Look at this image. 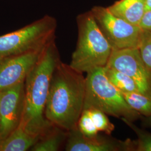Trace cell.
I'll return each mask as SVG.
<instances>
[{
	"mask_svg": "<svg viewBox=\"0 0 151 151\" xmlns=\"http://www.w3.org/2000/svg\"><path fill=\"white\" fill-rule=\"evenodd\" d=\"M86 77L61 60L55 68L45 109L49 122L67 132L75 128L83 110Z\"/></svg>",
	"mask_w": 151,
	"mask_h": 151,
	"instance_id": "1",
	"label": "cell"
},
{
	"mask_svg": "<svg viewBox=\"0 0 151 151\" xmlns=\"http://www.w3.org/2000/svg\"><path fill=\"white\" fill-rule=\"evenodd\" d=\"M60 60L55 40L49 44L25 80V101L19 127L41 138L53 125L45 116L53 73Z\"/></svg>",
	"mask_w": 151,
	"mask_h": 151,
	"instance_id": "2",
	"label": "cell"
},
{
	"mask_svg": "<svg viewBox=\"0 0 151 151\" xmlns=\"http://www.w3.org/2000/svg\"><path fill=\"white\" fill-rule=\"evenodd\" d=\"M78 39L72 54L70 67L81 73H88L108 64L113 48L99 27L90 11L77 18Z\"/></svg>",
	"mask_w": 151,
	"mask_h": 151,
	"instance_id": "3",
	"label": "cell"
},
{
	"mask_svg": "<svg viewBox=\"0 0 151 151\" xmlns=\"http://www.w3.org/2000/svg\"><path fill=\"white\" fill-rule=\"evenodd\" d=\"M92 108L133 122L142 116L130 106L121 91L109 80L104 67L96 68L87 73L83 110Z\"/></svg>",
	"mask_w": 151,
	"mask_h": 151,
	"instance_id": "4",
	"label": "cell"
},
{
	"mask_svg": "<svg viewBox=\"0 0 151 151\" xmlns=\"http://www.w3.org/2000/svg\"><path fill=\"white\" fill-rule=\"evenodd\" d=\"M56 19L45 15L20 29L0 36V60L43 48L55 39Z\"/></svg>",
	"mask_w": 151,
	"mask_h": 151,
	"instance_id": "5",
	"label": "cell"
},
{
	"mask_svg": "<svg viewBox=\"0 0 151 151\" xmlns=\"http://www.w3.org/2000/svg\"><path fill=\"white\" fill-rule=\"evenodd\" d=\"M113 50L138 48L142 28L114 15L108 7L93 6L90 10Z\"/></svg>",
	"mask_w": 151,
	"mask_h": 151,
	"instance_id": "6",
	"label": "cell"
},
{
	"mask_svg": "<svg viewBox=\"0 0 151 151\" xmlns=\"http://www.w3.org/2000/svg\"><path fill=\"white\" fill-rule=\"evenodd\" d=\"M106 66L129 76L140 93L151 98V68L143 61L138 48L113 50Z\"/></svg>",
	"mask_w": 151,
	"mask_h": 151,
	"instance_id": "7",
	"label": "cell"
},
{
	"mask_svg": "<svg viewBox=\"0 0 151 151\" xmlns=\"http://www.w3.org/2000/svg\"><path fill=\"white\" fill-rule=\"evenodd\" d=\"M24 82L0 92V143L16 130L22 122L25 101Z\"/></svg>",
	"mask_w": 151,
	"mask_h": 151,
	"instance_id": "8",
	"label": "cell"
},
{
	"mask_svg": "<svg viewBox=\"0 0 151 151\" xmlns=\"http://www.w3.org/2000/svg\"><path fill=\"white\" fill-rule=\"evenodd\" d=\"M109 136L88 137L78 127L68 132L65 145L66 151H135V140H122Z\"/></svg>",
	"mask_w": 151,
	"mask_h": 151,
	"instance_id": "9",
	"label": "cell"
},
{
	"mask_svg": "<svg viewBox=\"0 0 151 151\" xmlns=\"http://www.w3.org/2000/svg\"><path fill=\"white\" fill-rule=\"evenodd\" d=\"M47 46L22 55L0 60V92L24 82Z\"/></svg>",
	"mask_w": 151,
	"mask_h": 151,
	"instance_id": "10",
	"label": "cell"
},
{
	"mask_svg": "<svg viewBox=\"0 0 151 151\" xmlns=\"http://www.w3.org/2000/svg\"><path fill=\"white\" fill-rule=\"evenodd\" d=\"M146 0H119L108 7L114 15L130 24L139 26L146 12Z\"/></svg>",
	"mask_w": 151,
	"mask_h": 151,
	"instance_id": "11",
	"label": "cell"
},
{
	"mask_svg": "<svg viewBox=\"0 0 151 151\" xmlns=\"http://www.w3.org/2000/svg\"><path fill=\"white\" fill-rule=\"evenodd\" d=\"M40 138L19 127L5 140L0 143V151H26L34 146Z\"/></svg>",
	"mask_w": 151,
	"mask_h": 151,
	"instance_id": "12",
	"label": "cell"
},
{
	"mask_svg": "<svg viewBox=\"0 0 151 151\" xmlns=\"http://www.w3.org/2000/svg\"><path fill=\"white\" fill-rule=\"evenodd\" d=\"M68 132L53 125L30 149L32 151H59L66 142Z\"/></svg>",
	"mask_w": 151,
	"mask_h": 151,
	"instance_id": "13",
	"label": "cell"
},
{
	"mask_svg": "<svg viewBox=\"0 0 151 151\" xmlns=\"http://www.w3.org/2000/svg\"><path fill=\"white\" fill-rule=\"evenodd\" d=\"M104 68L109 80L122 92L140 93L135 82L129 76L114 68L106 65Z\"/></svg>",
	"mask_w": 151,
	"mask_h": 151,
	"instance_id": "14",
	"label": "cell"
},
{
	"mask_svg": "<svg viewBox=\"0 0 151 151\" xmlns=\"http://www.w3.org/2000/svg\"><path fill=\"white\" fill-rule=\"evenodd\" d=\"M122 93L130 106L141 115L151 116V98L139 92H122Z\"/></svg>",
	"mask_w": 151,
	"mask_h": 151,
	"instance_id": "15",
	"label": "cell"
},
{
	"mask_svg": "<svg viewBox=\"0 0 151 151\" xmlns=\"http://www.w3.org/2000/svg\"><path fill=\"white\" fill-rule=\"evenodd\" d=\"M121 120L127 125L137 136L135 140V151H151V133L137 127L134 122L122 118Z\"/></svg>",
	"mask_w": 151,
	"mask_h": 151,
	"instance_id": "16",
	"label": "cell"
},
{
	"mask_svg": "<svg viewBox=\"0 0 151 151\" xmlns=\"http://www.w3.org/2000/svg\"><path fill=\"white\" fill-rule=\"evenodd\" d=\"M86 110H88L99 132H104L106 135H111L115 129V125L108 118L107 114L96 109L92 108Z\"/></svg>",
	"mask_w": 151,
	"mask_h": 151,
	"instance_id": "17",
	"label": "cell"
},
{
	"mask_svg": "<svg viewBox=\"0 0 151 151\" xmlns=\"http://www.w3.org/2000/svg\"><path fill=\"white\" fill-rule=\"evenodd\" d=\"M77 127L81 133L88 137H95L99 134V130L86 109L83 110L81 114Z\"/></svg>",
	"mask_w": 151,
	"mask_h": 151,
	"instance_id": "18",
	"label": "cell"
},
{
	"mask_svg": "<svg viewBox=\"0 0 151 151\" xmlns=\"http://www.w3.org/2000/svg\"><path fill=\"white\" fill-rule=\"evenodd\" d=\"M138 49L143 61L151 68V32L142 29Z\"/></svg>",
	"mask_w": 151,
	"mask_h": 151,
	"instance_id": "19",
	"label": "cell"
},
{
	"mask_svg": "<svg viewBox=\"0 0 151 151\" xmlns=\"http://www.w3.org/2000/svg\"><path fill=\"white\" fill-rule=\"evenodd\" d=\"M142 29L151 32V10L147 11L139 24Z\"/></svg>",
	"mask_w": 151,
	"mask_h": 151,
	"instance_id": "20",
	"label": "cell"
},
{
	"mask_svg": "<svg viewBox=\"0 0 151 151\" xmlns=\"http://www.w3.org/2000/svg\"><path fill=\"white\" fill-rule=\"evenodd\" d=\"M140 119H142V122L145 126L151 128V116H142Z\"/></svg>",
	"mask_w": 151,
	"mask_h": 151,
	"instance_id": "21",
	"label": "cell"
},
{
	"mask_svg": "<svg viewBox=\"0 0 151 151\" xmlns=\"http://www.w3.org/2000/svg\"><path fill=\"white\" fill-rule=\"evenodd\" d=\"M146 11L151 10V0H146Z\"/></svg>",
	"mask_w": 151,
	"mask_h": 151,
	"instance_id": "22",
	"label": "cell"
}]
</instances>
